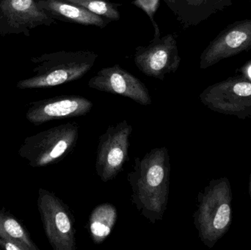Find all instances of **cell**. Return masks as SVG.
I'll use <instances>...</instances> for the list:
<instances>
[{
  "mask_svg": "<svg viewBox=\"0 0 251 250\" xmlns=\"http://www.w3.org/2000/svg\"><path fill=\"white\" fill-rule=\"evenodd\" d=\"M0 249L4 250H27L20 244L0 236Z\"/></svg>",
  "mask_w": 251,
  "mask_h": 250,
  "instance_id": "d6986e66",
  "label": "cell"
},
{
  "mask_svg": "<svg viewBox=\"0 0 251 250\" xmlns=\"http://www.w3.org/2000/svg\"><path fill=\"white\" fill-rule=\"evenodd\" d=\"M134 61L146 76L163 80L167 74L176 73L181 63L175 37L168 34L159 39L151 40L146 46H137Z\"/></svg>",
  "mask_w": 251,
  "mask_h": 250,
  "instance_id": "ba28073f",
  "label": "cell"
},
{
  "mask_svg": "<svg viewBox=\"0 0 251 250\" xmlns=\"http://www.w3.org/2000/svg\"></svg>",
  "mask_w": 251,
  "mask_h": 250,
  "instance_id": "cb8c5ba5",
  "label": "cell"
},
{
  "mask_svg": "<svg viewBox=\"0 0 251 250\" xmlns=\"http://www.w3.org/2000/svg\"><path fill=\"white\" fill-rule=\"evenodd\" d=\"M194 223L199 237L212 248L224 236L231 222V191L226 179L212 181L199 196Z\"/></svg>",
  "mask_w": 251,
  "mask_h": 250,
  "instance_id": "3957f363",
  "label": "cell"
},
{
  "mask_svg": "<svg viewBox=\"0 0 251 250\" xmlns=\"http://www.w3.org/2000/svg\"><path fill=\"white\" fill-rule=\"evenodd\" d=\"M94 104L85 97L63 95L30 103L26 118L35 126L62 119L81 117L88 114Z\"/></svg>",
  "mask_w": 251,
  "mask_h": 250,
  "instance_id": "7c38bea8",
  "label": "cell"
},
{
  "mask_svg": "<svg viewBox=\"0 0 251 250\" xmlns=\"http://www.w3.org/2000/svg\"><path fill=\"white\" fill-rule=\"evenodd\" d=\"M165 1V4L168 5V7L171 9V11L174 10V7H175L176 0H163Z\"/></svg>",
  "mask_w": 251,
  "mask_h": 250,
  "instance_id": "44dd1931",
  "label": "cell"
},
{
  "mask_svg": "<svg viewBox=\"0 0 251 250\" xmlns=\"http://www.w3.org/2000/svg\"><path fill=\"white\" fill-rule=\"evenodd\" d=\"M251 49V19L237 21L223 29L203 50L200 68L216 63Z\"/></svg>",
  "mask_w": 251,
  "mask_h": 250,
  "instance_id": "30bf717a",
  "label": "cell"
},
{
  "mask_svg": "<svg viewBox=\"0 0 251 250\" xmlns=\"http://www.w3.org/2000/svg\"><path fill=\"white\" fill-rule=\"evenodd\" d=\"M132 4L141 9L149 16L154 28V36L153 39L156 40L160 38L161 32L157 23L155 21V15L160 5V0H134L132 1Z\"/></svg>",
  "mask_w": 251,
  "mask_h": 250,
  "instance_id": "ac0fdd59",
  "label": "cell"
},
{
  "mask_svg": "<svg viewBox=\"0 0 251 250\" xmlns=\"http://www.w3.org/2000/svg\"><path fill=\"white\" fill-rule=\"evenodd\" d=\"M98 54L91 51H66L32 57L34 76L17 82L19 89L51 88L78 80L95 64Z\"/></svg>",
  "mask_w": 251,
  "mask_h": 250,
  "instance_id": "7a4b0ae2",
  "label": "cell"
},
{
  "mask_svg": "<svg viewBox=\"0 0 251 250\" xmlns=\"http://www.w3.org/2000/svg\"><path fill=\"white\" fill-rule=\"evenodd\" d=\"M86 9L110 22L120 19L119 7L122 4L112 2L110 0H64Z\"/></svg>",
  "mask_w": 251,
  "mask_h": 250,
  "instance_id": "e0dca14e",
  "label": "cell"
},
{
  "mask_svg": "<svg viewBox=\"0 0 251 250\" xmlns=\"http://www.w3.org/2000/svg\"><path fill=\"white\" fill-rule=\"evenodd\" d=\"M118 219L117 208L110 203L100 204L90 214L87 230L95 245L103 243L111 234Z\"/></svg>",
  "mask_w": 251,
  "mask_h": 250,
  "instance_id": "9a60e30c",
  "label": "cell"
},
{
  "mask_svg": "<svg viewBox=\"0 0 251 250\" xmlns=\"http://www.w3.org/2000/svg\"><path fill=\"white\" fill-rule=\"evenodd\" d=\"M171 161L166 147L153 148L142 158H134L133 170L127 180L131 190V203L149 223L161 221L169 197Z\"/></svg>",
  "mask_w": 251,
  "mask_h": 250,
  "instance_id": "6da1fadb",
  "label": "cell"
},
{
  "mask_svg": "<svg viewBox=\"0 0 251 250\" xmlns=\"http://www.w3.org/2000/svg\"><path fill=\"white\" fill-rule=\"evenodd\" d=\"M250 193H251V179H250Z\"/></svg>",
  "mask_w": 251,
  "mask_h": 250,
  "instance_id": "603a6c76",
  "label": "cell"
},
{
  "mask_svg": "<svg viewBox=\"0 0 251 250\" xmlns=\"http://www.w3.org/2000/svg\"><path fill=\"white\" fill-rule=\"evenodd\" d=\"M88 85L97 91L130 98L140 105L149 106L152 103L150 92L146 85L119 65L99 70L88 81Z\"/></svg>",
  "mask_w": 251,
  "mask_h": 250,
  "instance_id": "8fae6325",
  "label": "cell"
},
{
  "mask_svg": "<svg viewBox=\"0 0 251 250\" xmlns=\"http://www.w3.org/2000/svg\"><path fill=\"white\" fill-rule=\"evenodd\" d=\"M77 123H66L28 136L19 154L33 168L57 164L75 149L79 136Z\"/></svg>",
  "mask_w": 251,
  "mask_h": 250,
  "instance_id": "277c9868",
  "label": "cell"
},
{
  "mask_svg": "<svg viewBox=\"0 0 251 250\" xmlns=\"http://www.w3.org/2000/svg\"><path fill=\"white\" fill-rule=\"evenodd\" d=\"M243 76L251 81V60L241 68Z\"/></svg>",
  "mask_w": 251,
  "mask_h": 250,
  "instance_id": "ffe728a7",
  "label": "cell"
},
{
  "mask_svg": "<svg viewBox=\"0 0 251 250\" xmlns=\"http://www.w3.org/2000/svg\"><path fill=\"white\" fill-rule=\"evenodd\" d=\"M38 208L49 243L54 250H76L75 215L54 192L40 188Z\"/></svg>",
  "mask_w": 251,
  "mask_h": 250,
  "instance_id": "5b68a950",
  "label": "cell"
},
{
  "mask_svg": "<svg viewBox=\"0 0 251 250\" xmlns=\"http://www.w3.org/2000/svg\"><path fill=\"white\" fill-rule=\"evenodd\" d=\"M0 236L20 244L27 250H40L22 222L4 208L0 209Z\"/></svg>",
  "mask_w": 251,
  "mask_h": 250,
  "instance_id": "2e32d148",
  "label": "cell"
},
{
  "mask_svg": "<svg viewBox=\"0 0 251 250\" xmlns=\"http://www.w3.org/2000/svg\"><path fill=\"white\" fill-rule=\"evenodd\" d=\"M199 98L212 111L251 118V81L245 76H233L210 85Z\"/></svg>",
  "mask_w": 251,
  "mask_h": 250,
  "instance_id": "8992f818",
  "label": "cell"
},
{
  "mask_svg": "<svg viewBox=\"0 0 251 250\" xmlns=\"http://www.w3.org/2000/svg\"><path fill=\"white\" fill-rule=\"evenodd\" d=\"M224 2H225L226 5V7H228L232 4L233 1H234V0H224Z\"/></svg>",
  "mask_w": 251,
  "mask_h": 250,
  "instance_id": "7402d4cb",
  "label": "cell"
},
{
  "mask_svg": "<svg viewBox=\"0 0 251 250\" xmlns=\"http://www.w3.org/2000/svg\"><path fill=\"white\" fill-rule=\"evenodd\" d=\"M226 7L224 0H176L173 13L184 27L187 28L197 26Z\"/></svg>",
  "mask_w": 251,
  "mask_h": 250,
  "instance_id": "5bb4252c",
  "label": "cell"
},
{
  "mask_svg": "<svg viewBox=\"0 0 251 250\" xmlns=\"http://www.w3.org/2000/svg\"><path fill=\"white\" fill-rule=\"evenodd\" d=\"M38 5L53 19L85 26L104 28L110 21L64 0H37Z\"/></svg>",
  "mask_w": 251,
  "mask_h": 250,
  "instance_id": "4fadbf2b",
  "label": "cell"
},
{
  "mask_svg": "<svg viewBox=\"0 0 251 250\" xmlns=\"http://www.w3.org/2000/svg\"><path fill=\"white\" fill-rule=\"evenodd\" d=\"M37 0H0V35H30V31L39 26L56 24Z\"/></svg>",
  "mask_w": 251,
  "mask_h": 250,
  "instance_id": "9c48e42d",
  "label": "cell"
},
{
  "mask_svg": "<svg viewBox=\"0 0 251 250\" xmlns=\"http://www.w3.org/2000/svg\"><path fill=\"white\" fill-rule=\"evenodd\" d=\"M133 127L127 120L109 126L99 139L96 171L101 182L114 180L128 161Z\"/></svg>",
  "mask_w": 251,
  "mask_h": 250,
  "instance_id": "52a82bcc",
  "label": "cell"
}]
</instances>
